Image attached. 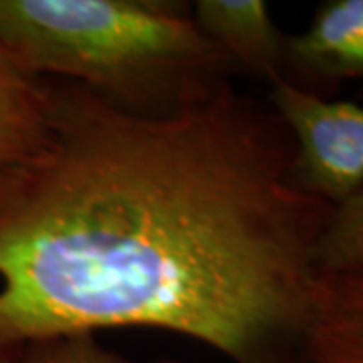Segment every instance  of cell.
<instances>
[{"label": "cell", "instance_id": "obj_1", "mask_svg": "<svg viewBox=\"0 0 363 363\" xmlns=\"http://www.w3.org/2000/svg\"><path fill=\"white\" fill-rule=\"evenodd\" d=\"M331 212L298 184L277 113L233 83L143 116L52 79L43 142L0 169V353L156 329L289 363Z\"/></svg>", "mask_w": 363, "mask_h": 363}, {"label": "cell", "instance_id": "obj_2", "mask_svg": "<svg viewBox=\"0 0 363 363\" xmlns=\"http://www.w3.org/2000/svg\"><path fill=\"white\" fill-rule=\"evenodd\" d=\"M0 45L39 77L143 116L200 104L238 73L169 0H0Z\"/></svg>", "mask_w": 363, "mask_h": 363}, {"label": "cell", "instance_id": "obj_3", "mask_svg": "<svg viewBox=\"0 0 363 363\" xmlns=\"http://www.w3.org/2000/svg\"><path fill=\"white\" fill-rule=\"evenodd\" d=\"M269 91L272 111L293 143L298 184L337 208L363 190V105L333 101L286 77Z\"/></svg>", "mask_w": 363, "mask_h": 363}, {"label": "cell", "instance_id": "obj_4", "mask_svg": "<svg viewBox=\"0 0 363 363\" xmlns=\"http://www.w3.org/2000/svg\"><path fill=\"white\" fill-rule=\"evenodd\" d=\"M190 14L196 26L220 49L238 73L272 83L285 77L286 37L264 0H198Z\"/></svg>", "mask_w": 363, "mask_h": 363}, {"label": "cell", "instance_id": "obj_5", "mask_svg": "<svg viewBox=\"0 0 363 363\" xmlns=\"http://www.w3.org/2000/svg\"><path fill=\"white\" fill-rule=\"evenodd\" d=\"M305 83L363 79V0H327L285 43V77Z\"/></svg>", "mask_w": 363, "mask_h": 363}, {"label": "cell", "instance_id": "obj_6", "mask_svg": "<svg viewBox=\"0 0 363 363\" xmlns=\"http://www.w3.org/2000/svg\"><path fill=\"white\" fill-rule=\"evenodd\" d=\"M52 107V79L28 71L0 45V169L33 154Z\"/></svg>", "mask_w": 363, "mask_h": 363}, {"label": "cell", "instance_id": "obj_7", "mask_svg": "<svg viewBox=\"0 0 363 363\" xmlns=\"http://www.w3.org/2000/svg\"><path fill=\"white\" fill-rule=\"evenodd\" d=\"M289 363H363V277L327 283Z\"/></svg>", "mask_w": 363, "mask_h": 363}, {"label": "cell", "instance_id": "obj_8", "mask_svg": "<svg viewBox=\"0 0 363 363\" xmlns=\"http://www.w3.org/2000/svg\"><path fill=\"white\" fill-rule=\"evenodd\" d=\"M317 264L327 274L363 277V190L333 208L317 247Z\"/></svg>", "mask_w": 363, "mask_h": 363}, {"label": "cell", "instance_id": "obj_9", "mask_svg": "<svg viewBox=\"0 0 363 363\" xmlns=\"http://www.w3.org/2000/svg\"><path fill=\"white\" fill-rule=\"evenodd\" d=\"M0 363H128V359L105 347L97 335L73 333L40 339L0 353Z\"/></svg>", "mask_w": 363, "mask_h": 363}, {"label": "cell", "instance_id": "obj_10", "mask_svg": "<svg viewBox=\"0 0 363 363\" xmlns=\"http://www.w3.org/2000/svg\"><path fill=\"white\" fill-rule=\"evenodd\" d=\"M156 363H180V362H174V359H160V362Z\"/></svg>", "mask_w": 363, "mask_h": 363}]
</instances>
